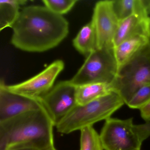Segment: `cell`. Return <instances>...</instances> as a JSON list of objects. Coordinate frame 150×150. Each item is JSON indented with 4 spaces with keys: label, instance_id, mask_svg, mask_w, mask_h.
<instances>
[{
    "label": "cell",
    "instance_id": "8fae6325",
    "mask_svg": "<svg viewBox=\"0 0 150 150\" xmlns=\"http://www.w3.org/2000/svg\"><path fill=\"white\" fill-rule=\"evenodd\" d=\"M150 18L148 13H137L119 21L114 38V47L136 36L148 37Z\"/></svg>",
    "mask_w": 150,
    "mask_h": 150
},
{
    "label": "cell",
    "instance_id": "d4e9b609",
    "mask_svg": "<svg viewBox=\"0 0 150 150\" xmlns=\"http://www.w3.org/2000/svg\"><path fill=\"white\" fill-rule=\"evenodd\" d=\"M30 150V149H21V150Z\"/></svg>",
    "mask_w": 150,
    "mask_h": 150
},
{
    "label": "cell",
    "instance_id": "2e32d148",
    "mask_svg": "<svg viewBox=\"0 0 150 150\" xmlns=\"http://www.w3.org/2000/svg\"><path fill=\"white\" fill-rule=\"evenodd\" d=\"M112 5L119 21L135 14L148 13L145 0H115Z\"/></svg>",
    "mask_w": 150,
    "mask_h": 150
},
{
    "label": "cell",
    "instance_id": "603a6c76",
    "mask_svg": "<svg viewBox=\"0 0 150 150\" xmlns=\"http://www.w3.org/2000/svg\"><path fill=\"white\" fill-rule=\"evenodd\" d=\"M147 44L150 48V23L149 26V32H148V37H147Z\"/></svg>",
    "mask_w": 150,
    "mask_h": 150
},
{
    "label": "cell",
    "instance_id": "d6986e66",
    "mask_svg": "<svg viewBox=\"0 0 150 150\" xmlns=\"http://www.w3.org/2000/svg\"><path fill=\"white\" fill-rule=\"evenodd\" d=\"M150 101V83L141 87L133 95L127 105L134 109L142 108Z\"/></svg>",
    "mask_w": 150,
    "mask_h": 150
},
{
    "label": "cell",
    "instance_id": "ffe728a7",
    "mask_svg": "<svg viewBox=\"0 0 150 150\" xmlns=\"http://www.w3.org/2000/svg\"><path fill=\"white\" fill-rule=\"evenodd\" d=\"M134 130L142 142L150 137V121L139 125H134Z\"/></svg>",
    "mask_w": 150,
    "mask_h": 150
},
{
    "label": "cell",
    "instance_id": "4fadbf2b",
    "mask_svg": "<svg viewBox=\"0 0 150 150\" xmlns=\"http://www.w3.org/2000/svg\"><path fill=\"white\" fill-rule=\"evenodd\" d=\"M72 43L75 50L86 57L97 50L96 33L92 21L81 28Z\"/></svg>",
    "mask_w": 150,
    "mask_h": 150
},
{
    "label": "cell",
    "instance_id": "cb8c5ba5",
    "mask_svg": "<svg viewBox=\"0 0 150 150\" xmlns=\"http://www.w3.org/2000/svg\"><path fill=\"white\" fill-rule=\"evenodd\" d=\"M47 150H57L56 148H55V146H53V147H51V148H50V149H48Z\"/></svg>",
    "mask_w": 150,
    "mask_h": 150
},
{
    "label": "cell",
    "instance_id": "30bf717a",
    "mask_svg": "<svg viewBox=\"0 0 150 150\" xmlns=\"http://www.w3.org/2000/svg\"><path fill=\"white\" fill-rule=\"evenodd\" d=\"M43 107L39 100L12 93L6 88L4 81L0 82V122Z\"/></svg>",
    "mask_w": 150,
    "mask_h": 150
},
{
    "label": "cell",
    "instance_id": "ac0fdd59",
    "mask_svg": "<svg viewBox=\"0 0 150 150\" xmlns=\"http://www.w3.org/2000/svg\"><path fill=\"white\" fill-rule=\"evenodd\" d=\"M45 6L52 13L63 16L69 13L78 2L77 0H43Z\"/></svg>",
    "mask_w": 150,
    "mask_h": 150
},
{
    "label": "cell",
    "instance_id": "3957f363",
    "mask_svg": "<svg viewBox=\"0 0 150 150\" xmlns=\"http://www.w3.org/2000/svg\"><path fill=\"white\" fill-rule=\"evenodd\" d=\"M124 104L121 96L112 91L85 105H77L56 124L55 127L58 132L62 134L81 131L108 119Z\"/></svg>",
    "mask_w": 150,
    "mask_h": 150
},
{
    "label": "cell",
    "instance_id": "5b68a950",
    "mask_svg": "<svg viewBox=\"0 0 150 150\" xmlns=\"http://www.w3.org/2000/svg\"><path fill=\"white\" fill-rule=\"evenodd\" d=\"M81 67L70 79L74 86L91 83L111 84L118 71L114 48L97 49L90 53Z\"/></svg>",
    "mask_w": 150,
    "mask_h": 150
},
{
    "label": "cell",
    "instance_id": "7a4b0ae2",
    "mask_svg": "<svg viewBox=\"0 0 150 150\" xmlns=\"http://www.w3.org/2000/svg\"><path fill=\"white\" fill-rule=\"evenodd\" d=\"M55 124L44 107L0 122V150H47Z\"/></svg>",
    "mask_w": 150,
    "mask_h": 150
},
{
    "label": "cell",
    "instance_id": "277c9868",
    "mask_svg": "<svg viewBox=\"0 0 150 150\" xmlns=\"http://www.w3.org/2000/svg\"><path fill=\"white\" fill-rule=\"evenodd\" d=\"M149 83L150 48L147 44L119 68L111 85L127 104L139 88Z\"/></svg>",
    "mask_w": 150,
    "mask_h": 150
},
{
    "label": "cell",
    "instance_id": "e0dca14e",
    "mask_svg": "<svg viewBox=\"0 0 150 150\" xmlns=\"http://www.w3.org/2000/svg\"><path fill=\"white\" fill-rule=\"evenodd\" d=\"M80 150H103L100 134L93 126L80 131Z\"/></svg>",
    "mask_w": 150,
    "mask_h": 150
},
{
    "label": "cell",
    "instance_id": "5bb4252c",
    "mask_svg": "<svg viewBox=\"0 0 150 150\" xmlns=\"http://www.w3.org/2000/svg\"><path fill=\"white\" fill-rule=\"evenodd\" d=\"M113 91L111 84L105 83H91L76 86L77 104L83 105Z\"/></svg>",
    "mask_w": 150,
    "mask_h": 150
},
{
    "label": "cell",
    "instance_id": "7402d4cb",
    "mask_svg": "<svg viewBox=\"0 0 150 150\" xmlns=\"http://www.w3.org/2000/svg\"><path fill=\"white\" fill-rule=\"evenodd\" d=\"M145 1L146 5L148 14H150V1H146V0H145Z\"/></svg>",
    "mask_w": 150,
    "mask_h": 150
},
{
    "label": "cell",
    "instance_id": "6da1fadb",
    "mask_svg": "<svg viewBox=\"0 0 150 150\" xmlns=\"http://www.w3.org/2000/svg\"><path fill=\"white\" fill-rule=\"evenodd\" d=\"M12 44L23 51L43 52L57 46L69 33L68 22L45 6H30L21 11L12 28Z\"/></svg>",
    "mask_w": 150,
    "mask_h": 150
},
{
    "label": "cell",
    "instance_id": "9a60e30c",
    "mask_svg": "<svg viewBox=\"0 0 150 150\" xmlns=\"http://www.w3.org/2000/svg\"><path fill=\"white\" fill-rule=\"evenodd\" d=\"M28 2L26 0L0 1V30L11 28L20 15L21 6Z\"/></svg>",
    "mask_w": 150,
    "mask_h": 150
},
{
    "label": "cell",
    "instance_id": "ba28073f",
    "mask_svg": "<svg viewBox=\"0 0 150 150\" xmlns=\"http://www.w3.org/2000/svg\"><path fill=\"white\" fill-rule=\"evenodd\" d=\"M39 100L56 125L78 105L76 86L70 80L59 81Z\"/></svg>",
    "mask_w": 150,
    "mask_h": 150
},
{
    "label": "cell",
    "instance_id": "52a82bcc",
    "mask_svg": "<svg viewBox=\"0 0 150 150\" xmlns=\"http://www.w3.org/2000/svg\"><path fill=\"white\" fill-rule=\"evenodd\" d=\"M64 68V63L63 60H55L30 79L14 85H6V88L12 93L39 100L54 86L56 79Z\"/></svg>",
    "mask_w": 150,
    "mask_h": 150
},
{
    "label": "cell",
    "instance_id": "7c38bea8",
    "mask_svg": "<svg viewBox=\"0 0 150 150\" xmlns=\"http://www.w3.org/2000/svg\"><path fill=\"white\" fill-rule=\"evenodd\" d=\"M147 44V38L136 36L128 38L114 48L118 69L126 64L137 52Z\"/></svg>",
    "mask_w": 150,
    "mask_h": 150
},
{
    "label": "cell",
    "instance_id": "44dd1931",
    "mask_svg": "<svg viewBox=\"0 0 150 150\" xmlns=\"http://www.w3.org/2000/svg\"><path fill=\"white\" fill-rule=\"evenodd\" d=\"M139 110L142 118L146 122L150 121V101Z\"/></svg>",
    "mask_w": 150,
    "mask_h": 150
},
{
    "label": "cell",
    "instance_id": "9c48e42d",
    "mask_svg": "<svg viewBox=\"0 0 150 150\" xmlns=\"http://www.w3.org/2000/svg\"><path fill=\"white\" fill-rule=\"evenodd\" d=\"M91 21L96 33L97 49L114 48L113 42L119 21L114 12L112 1L97 2Z\"/></svg>",
    "mask_w": 150,
    "mask_h": 150
},
{
    "label": "cell",
    "instance_id": "8992f818",
    "mask_svg": "<svg viewBox=\"0 0 150 150\" xmlns=\"http://www.w3.org/2000/svg\"><path fill=\"white\" fill-rule=\"evenodd\" d=\"M100 136L104 150H140L143 143L134 130L132 118L110 117Z\"/></svg>",
    "mask_w": 150,
    "mask_h": 150
}]
</instances>
